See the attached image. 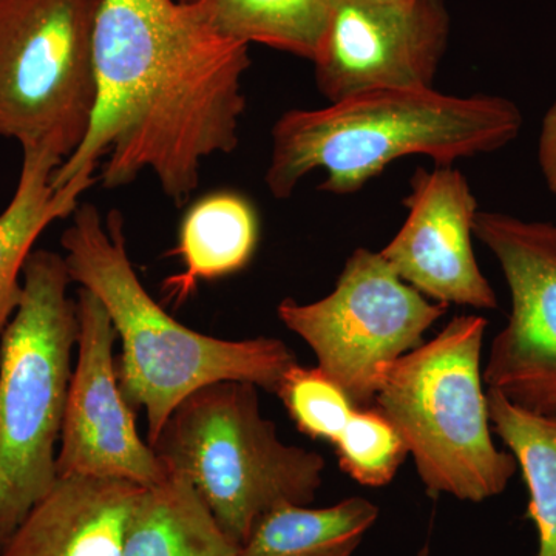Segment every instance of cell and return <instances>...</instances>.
<instances>
[{"label": "cell", "instance_id": "cell-1", "mask_svg": "<svg viewBox=\"0 0 556 556\" xmlns=\"http://www.w3.org/2000/svg\"><path fill=\"white\" fill-rule=\"evenodd\" d=\"M249 46L215 31L185 0H102L94 28L97 108L54 190L130 185L152 172L177 206L208 156L230 153L247 109Z\"/></svg>", "mask_w": 556, "mask_h": 556}, {"label": "cell", "instance_id": "cell-2", "mask_svg": "<svg viewBox=\"0 0 556 556\" xmlns=\"http://www.w3.org/2000/svg\"><path fill=\"white\" fill-rule=\"evenodd\" d=\"M61 244L73 283L100 299L121 339L116 376L130 407L148 417L149 445L193 391L239 380L276 393L285 372L298 364L281 340L212 338L172 317L135 273L116 208L102 219L97 206L79 203Z\"/></svg>", "mask_w": 556, "mask_h": 556}, {"label": "cell", "instance_id": "cell-3", "mask_svg": "<svg viewBox=\"0 0 556 556\" xmlns=\"http://www.w3.org/2000/svg\"><path fill=\"white\" fill-rule=\"evenodd\" d=\"M521 110L493 94L452 97L434 89H379L328 108L291 110L273 129L265 181L287 200L318 169L320 190L351 195L394 161L426 155L438 166L506 148L522 129Z\"/></svg>", "mask_w": 556, "mask_h": 556}, {"label": "cell", "instance_id": "cell-4", "mask_svg": "<svg viewBox=\"0 0 556 556\" xmlns=\"http://www.w3.org/2000/svg\"><path fill=\"white\" fill-rule=\"evenodd\" d=\"M486 327L485 317H455L379 369L376 408L404 439L431 496L482 503L501 495L518 470L492 438L481 368Z\"/></svg>", "mask_w": 556, "mask_h": 556}, {"label": "cell", "instance_id": "cell-5", "mask_svg": "<svg viewBox=\"0 0 556 556\" xmlns=\"http://www.w3.org/2000/svg\"><path fill=\"white\" fill-rule=\"evenodd\" d=\"M64 255L31 252L0 338V552L58 479V445L78 342Z\"/></svg>", "mask_w": 556, "mask_h": 556}, {"label": "cell", "instance_id": "cell-6", "mask_svg": "<svg viewBox=\"0 0 556 556\" xmlns=\"http://www.w3.org/2000/svg\"><path fill=\"white\" fill-rule=\"evenodd\" d=\"M257 390L222 380L193 391L150 445L167 473L189 482L237 546L270 511L311 506L327 467L317 452L278 439Z\"/></svg>", "mask_w": 556, "mask_h": 556}, {"label": "cell", "instance_id": "cell-7", "mask_svg": "<svg viewBox=\"0 0 556 556\" xmlns=\"http://www.w3.org/2000/svg\"><path fill=\"white\" fill-rule=\"evenodd\" d=\"M102 0H0V137L53 150L83 144L97 108Z\"/></svg>", "mask_w": 556, "mask_h": 556}, {"label": "cell", "instance_id": "cell-8", "mask_svg": "<svg viewBox=\"0 0 556 556\" xmlns=\"http://www.w3.org/2000/svg\"><path fill=\"white\" fill-rule=\"evenodd\" d=\"M447 313L405 283L380 252L357 248L334 291L313 303L285 299L277 314L308 343L318 368L358 408L375 402L379 369L422 345L424 334Z\"/></svg>", "mask_w": 556, "mask_h": 556}, {"label": "cell", "instance_id": "cell-9", "mask_svg": "<svg viewBox=\"0 0 556 556\" xmlns=\"http://www.w3.org/2000/svg\"><path fill=\"white\" fill-rule=\"evenodd\" d=\"M475 237L495 255L511 298L482 379L511 404L556 416V225L478 211Z\"/></svg>", "mask_w": 556, "mask_h": 556}, {"label": "cell", "instance_id": "cell-10", "mask_svg": "<svg viewBox=\"0 0 556 556\" xmlns=\"http://www.w3.org/2000/svg\"><path fill=\"white\" fill-rule=\"evenodd\" d=\"M447 0H336L313 64L329 102L379 89H433L447 50Z\"/></svg>", "mask_w": 556, "mask_h": 556}, {"label": "cell", "instance_id": "cell-11", "mask_svg": "<svg viewBox=\"0 0 556 556\" xmlns=\"http://www.w3.org/2000/svg\"><path fill=\"white\" fill-rule=\"evenodd\" d=\"M79 334L70 378L58 478L124 479L149 489L169 479L137 428L135 409L123 396L113 357L116 331L100 299L79 288Z\"/></svg>", "mask_w": 556, "mask_h": 556}, {"label": "cell", "instance_id": "cell-12", "mask_svg": "<svg viewBox=\"0 0 556 556\" xmlns=\"http://www.w3.org/2000/svg\"><path fill=\"white\" fill-rule=\"evenodd\" d=\"M405 199L407 219L380 255L405 283L444 305L496 309L492 285L475 255L478 201L453 166L420 167Z\"/></svg>", "mask_w": 556, "mask_h": 556}, {"label": "cell", "instance_id": "cell-13", "mask_svg": "<svg viewBox=\"0 0 556 556\" xmlns=\"http://www.w3.org/2000/svg\"><path fill=\"white\" fill-rule=\"evenodd\" d=\"M142 490L124 479L60 477L0 556H124Z\"/></svg>", "mask_w": 556, "mask_h": 556}, {"label": "cell", "instance_id": "cell-14", "mask_svg": "<svg viewBox=\"0 0 556 556\" xmlns=\"http://www.w3.org/2000/svg\"><path fill=\"white\" fill-rule=\"evenodd\" d=\"M260 237L257 212L239 193L217 192L189 208L179 226L177 248L185 269L164 281L169 302L185 303L200 281L217 280L247 268Z\"/></svg>", "mask_w": 556, "mask_h": 556}, {"label": "cell", "instance_id": "cell-15", "mask_svg": "<svg viewBox=\"0 0 556 556\" xmlns=\"http://www.w3.org/2000/svg\"><path fill=\"white\" fill-rule=\"evenodd\" d=\"M61 164V156L53 150L40 146L22 148L16 190L0 214V338L20 306L22 273L40 233L56 219L72 217L78 207L79 195L51 186Z\"/></svg>", "mask_w": 556, "mask_h": 556}, {"label": "cell", "instance_id": "cell-16", "mask_svg": "<svg viewBox=\"0 0 556 556\" xmlns=\"http://www.w3.org/2000/svg\"><path fill=\"white\" fill-rule=\"evenodd\" d=\"M237 548L189 482L169 475L142 490L124 556H237Z\"/></svg>", "mask_w": 556, "mask_h": 556}, {"label": "cell", "instance_id": "cell-17", "mask_svg": "<svg viewBox=\"0 0 556 556\" xmlns=\"http://www.w3.org/2000/svg\"><path fill=\"white\" fill-rule=\"evenodd\" d=\"M379 518L365 497L334 506L281 507L260 518L237 556H353Z\"/></svg>", "mask_w": 556, "mask_h": 556}, {"label": "cell", "instance_id": "cell-18", "mask_svg": "<svg viewBox=\"0 0 556 556\" xmlns=\"http://www.w3.org/2000/svg\"><path fill=\"white\" fill-rule=\"evenodd\" d=\"M237 42L262 43L313 62L336 0H185Z\"/></svg>", "mask_w": 556, "mask_h": 556}, {"label": "cell", "instance_id": "cell-19", "mask_svg": "<svg viewBox=\"0 0 556 556\" xmlns=\"http://www.w3.org/2000/svg\"><path fill=\"white\" fill-rule=\"evenodd\" d=\"M486 399L492 430L517 459L529 489L538 556H556V416L518 407L490 388Z\"/></svg>", "mask_w": 556, "mask_h": 556}, {"label": "cell", "instance_id": "cell-20", "mask_svg": "<svg viewBox=\"0 0 556 556\" xmlns=\"http://www.w3.org/2000/svg\"><path fill=\"white\" fill-rule=\"evenodd\" d=\"M332 447L340 468L365 486H383L408 455L404 439L378 408H356Z\"/></svg>", "mask_w": 556, "mask_h": 556}, {"label": "cell", "instance_id": "cell-21", "mask_svg": "<svg viewBox=\"0 0 556 556\" xmlns=\"http://www.w3.org/2000/svg\"><path fill=\"white\" fill-rule=\"evenodd\" d=\"M303 434L334 444L356 405L346 391L321 368L294 364L285 372L276 393Z\"/></svg>", "mask_w": 556, "mask_h": 556}, {"label": "cell", "instance_id": "cell-22", "mask_svg": "<svg viewBox=\"0 0 556 556\" xmlns=\"http://www.w3.org/2000/svg\"><path fill=\"white\" fill-rule=\"evenodd\" d=\"M538 163L547 189L556 195V100L547 109L538 139Z\"/></svg>", "mask_w": 556, "mask_h": 556}, {"label": "cell", "instance_id": "cell-23", "mask_svg": "<svg viewBox=\"0 0 556 556\" xmlns=\"http://www.w3.org/2000/svg\"><path fill=\"white\" fill-rule=\"evenodd\" d=\"M378 2H383V3H407V2H412V0H378Z\"/></svg>", "mask_w": 556, "mask_h": 556}, {"label": "cell", "instance_id": "cell-24", "mask_svg": "<svg viewBox=\"0 0 556 556\" xmlns=\"http://www.w3.org/2000/svg\"><path fill=\"white\" fill-rule=\"evenodd\" d=\"M417 556H430V555H428L427 548H424V551L419 552V555H417Z\"/></svg>", "mask_w": 556, "mask_h": 556}]
</instances>
